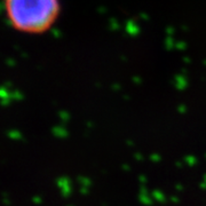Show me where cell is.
<instances>
[{"instance_id": "6da1fadb", "label": "cell", "mask_w": 206, "mask_h": 206, "mask_svg": "<svg viewBox=\"0 0 206 206\" xmlns=\"http://www.w3.org/2000/svg\"><path fill=\"white\" fill-rule=\"evenodd\" d=\"M7 21L16 31L40 34L49 30L60 14L58 0H4Z\"/></svg>"}]
</instances>
